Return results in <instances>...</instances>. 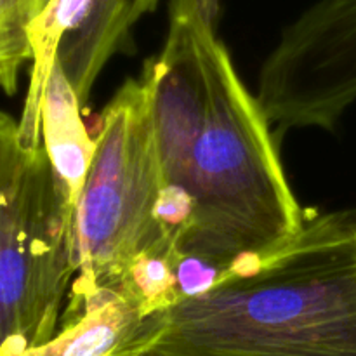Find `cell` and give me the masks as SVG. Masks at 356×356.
I'll return each instance as SVG.
<instances>
[{"label":"cell","instance_id":"52a82bcc","mask_svg":"<svg viewBox=\"0 0 356 356\" xmlns=\"http://www.w3.org/2000/svg\"><path fill=\"white\" fill-rule=\"evenodd\" d=\"M148 316L124 289H104L45 344L17 356H131Z\"/></svg>","mask_w":356,"mask_h":356},{"label":"cell","instance_id":"30bf717a","mask_svg":"<svg viewBox=\"0 0 356 356\" xmlns=\"http://www.w3.org/2000/svg\"><path fill=\"white\" fill-rule=\"evenodd\" d=\"M47 2H51V0H47ZM47 6H49V3H47Z\"/></svg>","mask_w":356,"mask_h":356},{"label":"cell","instance_id":"ba28073f","mask_svg":"<svg viewBox=\"0 0 356 356\" xmlns=\"http://www.w3.org/2000/svg\"><path fill=\"white\" fill-rule=\"evenodd\" d=\"M82 110L75 90L54 63L42 97V145L75 207L96 153V139L83 125Z\"/></svg>","mask_w":356,"mask_h":356},{"label":"cell","instance_id":"8992f818","mask_svg":"<svg viewBox=\"0 0 356 356\" xmlns=\"http://www.w3.org/2000/svg\"><path fill=\"white\" fill-rule=\"evenodd\" d=\"M159 0H51L30 31L31 73L21 138L42 145L40 110L45 86L58 63L82 108L110 58L131 42L134 24L155 10Z\"/></svg>","mask_w":356,"mask_h":356},{"label":"cell","instance_id":"3957f363","mask_svg":"<svg viewBox=\"0 0 356 356\" xmlns=\"http://www.w3.org/2000/svg\"><path fill=\"white\" fill-rule=\"evenodd\" d=\"M163 190L152 79L143 66L101 113L96 153L73 216L75 280L59 325L75 320L97 292L120 287L141 257H183L160 222Z\"/></svg>","mask_w":356,"mask_h":356},{"label":"cell","instance_id":"277c9868","mask_svg":"<svg viewBox=\"0 0 356 356\" xmlns=\"http://www.w3.org/2000/svg\"><path fill=\"white\" fill-rule=\"evenodd\" d=\"M75 204L44 145L0 111V356L56 336L75 280Z\"/></svg>","mask_w":356,"mask_h":356},{"label":"cell","instance_id":"6da1fadb","mask_svg":"<svg viewBox=\"0 0 356 356\" xmlns=\"http://www.w3.org/2000/svg\"><path fill=\"white\" fill-rule=\"evenodd\" d=\"M131 356H356V211L148 316Z\"/></svg>","mask_w":356,"mask_h":356},{"label":"cell","instance_id":"5b68a950","mask_svg":"<svg viewBox=\"0 0 356 356\" xmlns=\"http://www.w3.org/2000/svg\"><path fill=\"white\" fill-rule=\"evenodd\" d=\"M270 124L332 131L356 103V0H318L278 38L257 76Z\"/></svg>","mask_w":356,"mask_h":356},{"label":"cell","instance_id":"9c48e42d","mask_svg":"<svg viewBox=\"0 0 356 356\" xmlns=\"http://www.w3.org/2000/svg\"><path fill=\"white\" fill-rule=\"evenodd\" d=\"M47 0H0V89L17 92L19 72L33 59L30 31Z\"/></svg>","mask_w":356,"mask_h":356},{"label":"cell","instance_id":"7a4b0ae2","mask_svg":"<svg viewBox=\"0 0 356 356\" xmlns=\"http://www.w3.org/2000/svg\"><path fill=\"white\" fill-rule=\"evenodd\" d=\"M188 159V225L177 250L222 270L287 245L306 222L282 167L270 120L218 35Z\"/></svg>","mask_w":356,"mask_h":356}]
</instances>
